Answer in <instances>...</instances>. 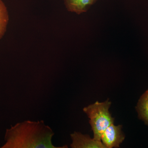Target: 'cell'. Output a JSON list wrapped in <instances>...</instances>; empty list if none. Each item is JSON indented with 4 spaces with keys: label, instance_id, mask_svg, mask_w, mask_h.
Listing matches in <instances>:
<instances>
[{
    "label": "cell",
    "instance_id": "7a4b0ae2",
    "mask_svg": "<svg viewBox=\"0 0 148 148\" xmlns=\"http://www.w3.org/2000/svg\"><path fill=\"white\" fill-rule=\"evenodd\" d=\"M111 104L109 100L103 103L97 101L83 109L84 112L90 119L89 123L94 133L93 139L95 140L101 141L103 132L113 124L114 119L109 110Z\"/></svg>",
    "mask_w": 148,
    "mask_h": 148
},
{
    "label": "cell",
    "instance_id": "8992f818",
    "mask_svg": "<svg viewBox=\"0 0 148 148\" xmlns=\"http://www.w3.org/2000/svg\"><path fill=\"white\" fill-rule=\"evenodd\" d=\"M136 109L140 119L148 125V89L140 98Z\"/></svg>",
    "mask_w": 148,
    "mask_h": 148
},
{
    "label": "cell",
    "instance_id": "52a82bcc",
    "mask_svg": "<svg viewBox=\"0 0 148 148\" xmlns=\"http://www.w3.org/2000/svg\"><path fill=\"white\" fill-rule=\"evenodd\" d=\"M8 21V16L5 5L0 0V39L4 34Z\"/></svg>",
    "mask_w": 148,
    "mask_h": 148
},
{
    "label": "cell",
    "instance_id": "277c9868",
    "mask_svg": "<svg viewBox=\"0 0 148 148\" xmlns=\"http://www.w3.org/2000/svg\"><path fill=\"white\" fill-rule=\"evenodd\" d=\"M72 143L71 147L73 148H105L101 141L91 139L88 135H83L79 132H74L71 134Z\"/></svg>",
    "mask_w": 148,
    "mask_h": 148
},
{
    "label": "cell",
    "instance_id": "6da1fadb",
    "mask_svg": "<svg viewBox=\"0 0 148 148\" xmlns=\"http://www.w3.org/2000/svg\"><path fill=\"white\" fill-rule=\"evenodd\" d=\"M54 133L44 121H26L6 129L5 143L1 148H64L56 147L52 143Z\"/></svg>",
    "mask_w": 148,
    "mask_h": 148
},
{
    "label": "cell",
    "instance_id": "3957f363",
    "mask_svg": "<svg viewBox=\"0 0 148 148\" xmlns=\"http://www.w3.org/2000/svg\"><path fill=\"white\" fill-rule=\"evenodd\" d=\"M122 125H111L104 131L101 140L106 148L119 147L124 140L125 135L121 130Z\"/></svg>",
    "mask_w": 148,
    "mask_h": 148
},
{
    "label": "cell",
    "instance_id": "5b68a950",
    "mask_svg": "<svg viewBox=\"0 0 148 148\" xmlns=\"http://www.w3.org/2000/svg\"><path fill=\"white\" fill-rule=\"evenodd\" d=\"M96 0H64L65 5L69 11L80 14L87 11Z\"/></svg>",
    "mask_w": 148,
    "mask_h": 148
}]
</instances>
